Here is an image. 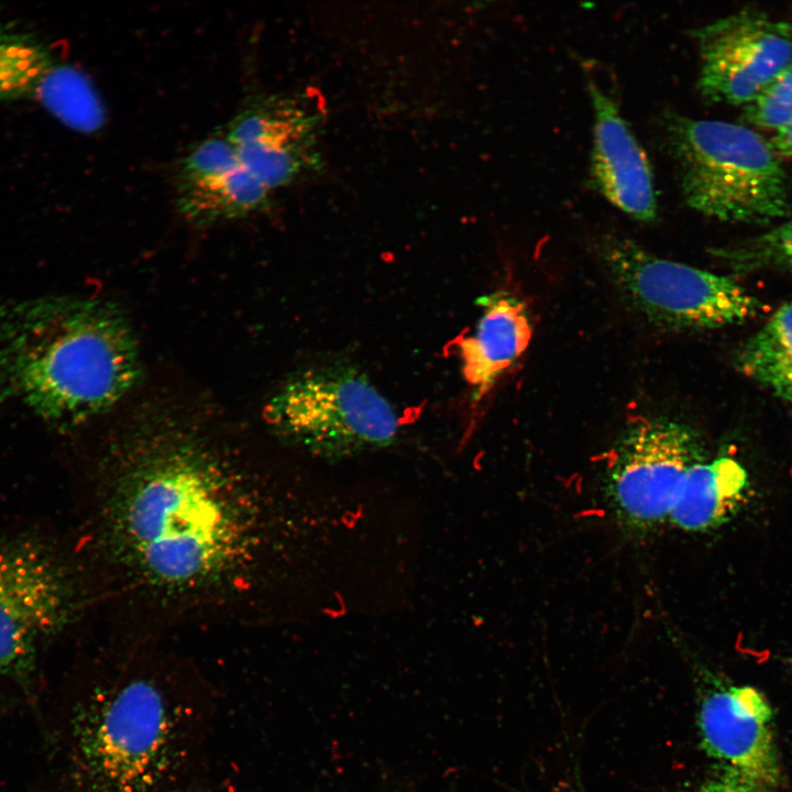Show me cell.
Here are the masks:
<instances>
[{"mask_svg":"<svg viewBox=\"0 0 792 792\" xmlns=\"http://www.w3.org/2000/svg\"><path fill=\"white\" fill-rule=\"evenodd\" d=\"M770 142L780 157L792 158V122L778 130Z\"/></svg>","mask_w":792,"mask_h":792,"instance_id":"obj_23","label":"cell"},{"mask_svg":"<svg viewBox=\"0 0 792 792\" xmlns=\"http://www.w3.org/2000/svg\"><path fill=\"white\" fill-rule=\"evenodd\" d=\"M747 487L748 474L738 461H698L685 473L669 519L686 531L714 529L737 510Z\"/></svg>","mask_w":792,"mask_h":792,"instance_id":"obj_15","label":"cell"},{"mask_svg":"<svg viewBox=\"0 0 792 792\" xmlns=\"http://www.w3.org/2000/svg\"><path fill=\"white\" fill-rule=\"evenodd\" d=\"M167 792H169V791H167Z\"/></svg>","mask_w":792,"mask_h":792,"instance_id":"obj_25","label":"cell"},{"mask_svg":"<svg viewBox=\"0 0 792 792\" xmlns=\"http://www.w3.org/2000/svg\"><path fill=\"white\" fill-rule=\"evenodd\" d=\"M140 376L135 336L112 302L48 295L0 304V398L45 422H87Z\"/></svg>","mask_w":792,"mask_h":792,"instance_id":"obj_2","label":"cell"},{"mask_svg":"<svg viewBox=\"0 0 792 792\" xmlns=\"http://www.w3.org/2000/svg\"><path fill=\"white\" fill-rule=\"evenodd\" d=\"M685 202L719 221L765 226L789 212L788 177L770 141L734 122L664 118Z\"/></svg>","mask_w":792,"mask_h":792,"instance_id":"obj_4","label":"cell"},{"mask_svg":"<svg viewBox=\"0 0 792 792\" xmlns=\"http://www.w3.org/2000/svg\"><path fill=\"white\" fill-rule=\"evenodd\" d=\"M598 253L623 299L660 329L722 328L754 318L763 308L730 276L658 257L631 239L606 235Z\"/></svg>","mask_w":792,"mask_h":792,"instance_id":"obj_6","label":"cell"},{"mask_svg":"<svg viewBox=\"0 0 792 792\" xmlns=\"http://www.w3.org/2000/svg\"><path fill=\"white\" fill-rule=\"evenodd\" d=\"M92 598L85 572L38 537L0 544V671L26 678L36 648L70 625Z\"/></svg>","mask_w":792,"mask_h":792,"instance_id":"obj_7","label":"cell"},{"mask_svg":"<svg viewBox=\"0 0 792 792\" xmlns=\"http://www.w3.org/2000/svg\"><path fill=\"white\" fill-rule=\"evenodd\" d=\"M712 255L738 272L792 267V216L772 229L732 246L713 249Z\"/></svg>","mask_w":792,"mask_h":792,"instance_id":"obj_18","label":"cell"},{"mask_svg":"<svg viewBox=\"0 0 792 792\" xmlns=\"http://www.w3.org/2000/svg\"><path fill=\"white\" fill-rule=\"evenodd\" d=\"M698 461L700 442L690 426L662 416L635 418L608 465V495L619 519L637 530L661 525L685 473Z\"/></svg>","mask_w":792,"mask_h":792,"instance_id":"obj_8","label":"cell"},{"mask_svg":"<svg viewBox=\"0 0 792 792\" xmlns=\"http://www.w3.org/2000/svg\"><path fill=\"white\" fill-rule=\"evenodd\" d=\"M789 271H792V267Z\"/></svg>","mask_w":792,"mask_h":792,"instance_id":"obj_24","label":"cell"},{"mask_svg":"<svg viewBox=\"0 0 792 792\" xmlns=\"http://www.w3.org/2000/svg\"><path fill=\"white\" fill-rule=\"evenodd\" d=\"M772 716L768 700L754 686L714 690L698 711L703 748L726 771L772 788L780 777Z\"/></svg>","mask_w":792,"mask_h":792,"instance_id":"obj_11","label":"cell"},{"mask_svg":"<svg viewBox=\"0 0 792 792\" xmlns=\"http://www.w3.org/2000/svg\"><path fill=\"white\" fill-rule=\"evenodd\" d=\"M738 367L792 405V358L737 361Z\"/></svg>","mask_w":792,"mask_h":792,"instance_id":"obj_21","label":"cell"},{"mask_svg":"<svg viewBox=\"0 0 792 792\" xmlns=\"http://www.w3.org/2000/svg\"><path fill=\"white\" fill-rule=\"evenodd\" d=\"M745 118L774 132L792 122V62L745 107Z\"/></svg>","mask_w":792,"mask_h":792,"instance_id":"obj_19","label":"cell"},{"mask_svg":"<svg viewBox=\"0 0 792 792\" xmlns=\"http://www.w3.org/2000/svg\"><path fill=\"white\" fill-rule=\"evenodd\" d=\"M765 788L730 771L705 782L698 792H765Z\"/></svg>","mask_w":792,"mask_h":792,"instance_id":"obj_22","label":"cell"},{"mask_svg":"<svg viewBox=\"0 0 792 792\" xmlns=\"http://www.w3.org/2000/svg\"><path fill=\"white\" fill-rule=\"evenodd\" d=\"M594 124L591 176L616 208L640 222L658 216L653 175L647 154L623 118L616 101L588 81Z\"/></svg>","mask_w":792,"mask_h":792,"instance_id":"obj_13","label":"cell"},{"mask_svg":"<svg viewBox=\"0 0 792 792\" xmlns=\"http://www.w3.org/2000/svg\"><path fill=\"white\" fill-rule=\"evenodd\" d=\"M265 413L283 442L331 461L387 448L400 427L392 404L350 365L297 373L272 397Z\"/></svg>","mask_w":792,"mask_h":792,"instance_id":"obj_5","label":"cell"},{"mask_svg":"<svg viewBox=\"0 0 792 792\" xmlns=\"http://www.w3.org/2000/svg\"><path fill=\"white\" fill-rule=\"evenodd\" d=\"M697 87L711 102L747 106L792 62V24L743 9L696 29Z\"/></svg>","mask_w":792,"mask_h":792,"instance_id":"obj_9","label":"cell"},{"mask_svg":"<svg viewBox=\"0 0 792 792\" xmlns=\"http://www.w3.org/2000/svg\"><path fill=\"white\" fill-rule=\"evenodd\" d=\"M91 546L102 594L138 625L270 618L297 581L296 484L205 421L160 409L105 442Z\"/></svg>","mask_w":792,"mask_h":792,"instance_id":"obj_1","label":"cell"},{"mask_svg":"<svg viewBox=\"0 0 792 792\" xmlns=\"http://www.w3.org/2000/svg\"><path fill=\"white\" fill-rule=\"evenodd\" d=\"M35 94L53 114L76 131L92 133L106 123L105 106L96 87L76 67H52Z\"/></svg>","mask_w":792,"mask_h":792,"instance_id":"obj_16","label":"cell"},{"mask_svg":"<svg viewBox=\"0 0 792 792\" xmlns=\"http://www.w3.org/2000/svg\"><path fill=\"white\" fill-rule=\"evenodd\" d=\"M52 67L48 53L33 37L0 29V99L36 92Z\"/></svg>","mask_w":792,"mask_h":792,"instance_id":"obj_17","label":"cell"},{"mask_svg":"<svg viewBox=\"0 0 792 792\" xmlns=\"http://www.w3.org/2000/svg\"><path fill=\"white\" fill-rule=\"evenodd\" d=\"M175 178L177 210L194 224L246 218L270 204L272 191L242 164L226 135L198 143L178 164Z\"/></svg>","mask_w":792,"mask_h":792,"instance_id":"obj_12","label":"cell"},{"mask_svg":"<svg viewBox=\"0 0 792 792\" xmlns=\"http://www.w3.org/2000/svg\"><path fill=\"white\" fill-rule=\"evenodd\" d=\"M482 314L460 343L461 372L475 400L485 396L529 345L531 320L522 300L497 292L476 300Z\"/></svg>","mask_w":792,"mask_h":792,"instance_id":"obj_14","label":"cell"},{"mask_svg":"<svg viewBox=\"0 0 792 792\" xmlns=\"http://www.w3.org/2000/svg\"><path fill=\"white\" fill-rule=\"evenodd\" d=\"M317 132L318 113L298 99L266 96L243 107L224 135L249 172L273 191L316 163Z\"/></svg>","mask_w":792,"mask_h":792,"instance_id":"obj_10","label":"cell"},{"mask_svg":"<svg viewBox=\"0 0 792 792\" xmlns=\"http://www.w3.org/2000/svg\"><path fill=\"white\" fill-rule=\"evenodd\" d=\"M792 358V300L780 306L748 340L737 361Z\"/></svg>","mask_w":792,"mask_h":792,"instance_id":"obj_20","label":"cell"},{"mask_svg":"<svg viewBox=\"0 0 792 792\" xmlns=\"http://www.w3.org/2000/svg\"><path fill=\"white\" fill-rule=\"evenodd\" d=\"M77 716L81 792H167L187 763L202 705L187 669L147 650L120 658Z\"/></svg>","mask_w":792,"mask_h":792,"instance_id":"obj_3","label":"cell"}]
</instances>
